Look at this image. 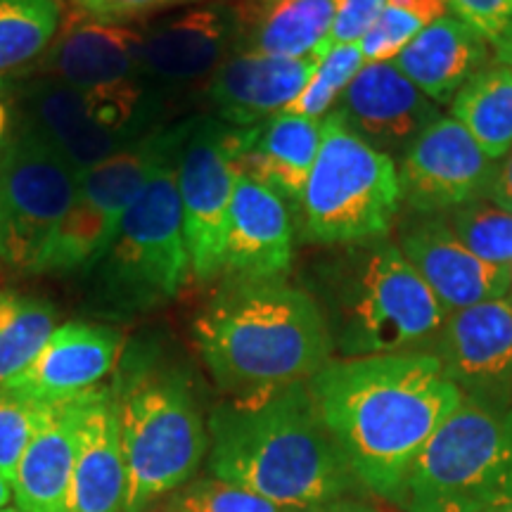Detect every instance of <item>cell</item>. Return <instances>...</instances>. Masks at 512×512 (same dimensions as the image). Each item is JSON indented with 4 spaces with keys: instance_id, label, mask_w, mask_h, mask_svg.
Here are the masks:
<instances>
[{
    "instance_id": "obj_9",
    "label": "cell",
    "mask_w": 512,
    "mask_h": 512,
    "mask_svg": "<svg viewBox=\"0 0 512 512\" xmlns=\"http://www.w3.org/2000/svg\"><path fill=\"white\" fill-rule=\"evenodd\" d=\"M162 105V95L143 81L74 88L38 79L24 88L22 126L83 174L157 131Z\"/></svg>"
},
{
    "instance_id": "obj_4",
    "label": "cell",
    "mask_w": 512,
    "mask_h": 512,
    "mask_svg": "<svg viewBox=\"0 0 512 512\" xmlns=\"http://www.w3.org/2000/svg\"><path fill=\"white\" fill-rule=\"evenodd\" d=\"M342 247L318 268L332 349L344 358L434 349L448 311L401 247L384 238Z\"/></svg>"
},
{
    "instance_id": "obj_34",
    "label": "cell",
    "mask_w": 512,
    "mask_h": 512,
    "mask_svg": "<svg viewBox=\"0 0 512 512\" xmlns=\"http://www.w3.org/2000/svg\"><path fill=\"white\" fill-rule=\"evenodd\" d=\"M425 27H430V22L418 12L387 3L377 22L361 38L363 60L366 64L394 60Z\"/></svg>"
},
{
    "instance_id": "obj_12",
    "label": "cell",
    "mask_w": 512,
    "mask_h": 512,
    "mask_svg": "<svg viewBox=\"0 0 512 512\" xmlns=\"http://www.w3.org/2000/svg\"><path fill=\"white\" fill-rule=\"evenodd\" d=\"M190 271L211 280L223 271L228 209L235 190V128L214 117L183 121L176 157Z\"/></svg>"
},
{
    "instance_id": "obj_37",
    "label": "cell",
    "mask_w": 512,
    "mask_h": 512,
    "mask_svg": "<svg viewBox=\"0 0 512 512\" xmlns=\"http://www.w3.org/2000/svg\"><path fill=\"white\" fill-rule=\"evenodd\" d=\"M458 19L496 43L512 24V0H446Z\"/></svg>"
},
{
    "instance_id": "obj_7",
    "label": "cell",
    "mask_w": 512,
    "mask_h": 512,
    "mask_svg": "<svg viewBox=\"0 0 512 512\" xmlns=\"http://www.w3.org/2000/svg\"><path fill=\"white\" fill-rule=\"evenodd\" d=\"M396 505L406 512H496L512 505V406L463 401L432 434Z\"/></svg>"
},
{
    "instance_id": "obj_22",
    "label": "cell",
    "mask_w": 512,
    "mask_h": 512,
    "mask_svg": "<svg viewBox=\"0 0 512 512\" xmlns=\"http://www.w3.org/2000/svg\"><path fill=\"white\" fill-rule=\"evenodd\" d=\"M126 465L112 387L81 396L79 444L64 512H124Z\"/></svg>"
},
{
    "instance_id": "obj_33",
    "label": "cell",
    "mask_w": 512,
    "mask_h": 512,
    "mask_svg": "<svg viewBox=\"0 0 512 512\" xmlns=\"http://www.w3.org/2000/svg\"><path fill=\"white\" fill-rule=\"evenodd\" d=\"M46 403H36L0 387V475L15 484L19 460L41 422Z\"/></svg>"
},
{
    "instance_id": "obj_3",
    "label": "cell",
    "mask_w": 512,
    "mask_h": 512,
    "mask_svg": "<svg viewBox=\"0 0 512 512\" xmlns=\"http://www.w3.org/2000/svg\"><path fill=\"white\" fill-rule=\"evenodd\" d=\"M195 342L233 399L309 382L332 354L318 302L283 278L226 275L195 320Z\"/></svg>"
},
{
    "instance_id": "obj_32",
    "label": "cell",
    "mask_w": 512,
    "mask_h": 512,
    "mask_svg": "<svg viewBox=\"0 0 512 512\" xmlns=\"http://www.w3.org/2000/svg\"><path fill=\"white\" fill-rule=\"evenodd\" d=\"M157 512H285L266 498L252 494L219 477H204L183 484L164 498Z\"/></svg>"
},
{
    "instance_id": "obj_29",
    "label": "cell",
    "mask_w": 512,
    "mask_h": 512,
    "mask_svg": "<svg viewBox=\"0 0 512 512\" xmlns=\"http://www.w3.org/2000/svg\"><path fill=\"white\" fill-rule=\"evenodd\" d=\"M57 313L43 299L0 292V387L17 377L55 332Z\"/></svg>"
},
{
    "instance_id": "obj_30",
    "label": "cell",
    "mask_w": 512,
    "mask_h": 512,
    "mask_svg": "<svg viewBox=\"0 0 512 512\" xmlns=\"http://www.w3.org/2000/svg\"><path fill=\"white\" fill-rule=\"evenodd\" d=\"M444 221L456 238L486 264L512 268V211L479 197L448 211Z\"/></svg>"
},
{
    "instance_id": "obj_24",
    "label": "cell",
    "mask_w": 512,
    "mask_h": 512,
    "mask_svg": "<svg viewBox=\"0 0 512 512\" xmlns=\"http://www.w3.org/2000/svg\"><path fill=\"white\" fill-rule=\"evenodd\" d=\"M83 396V394H81ZM81 396L43 408L34 437L19 460L12 498L19 512H64L79 444Z\"/></svg>"
},
{
    "instance_id": "obj_26",
    "label": "cell",
    "mask_w": 512,
    "mask_h": 512,
    "mask_svg": "<svg viewBox=\"0 0 512 512\" xmlns=\"http://www.w3.org/2000/svg\"><path fill=\"white\" fill-rule=\"evenodd\" d=\"M335 12L337 0H273L264 10L242 19L238 50L309 57L330 36Z\"/></svg>"
},
{
    "instance_id": "obj_11",
    "label": "cell",
    "mask_w": 512,
    "mask_h": 512,
    "mask_svg": "<svg viewBox=\"0 0 512 512\" xmlns=\"http://www.w3.org/2000/svg\"><path fill=\"white\" fill-rule=\"evenodd\" d=\"M176 126L157 128L105 162L83 171L79 190L43 249L34 273H88L105 254L121 219L174 140Z\"/></svg>"
},
{
    "instance_id": "obj_15",
    "label": "cell",
    "mask_w": 512,
    "mask_h": 512,
    "mask_svg": "<svg viewBox=\"0 0 512 512\" xmlns=\"http://www.w3.org/2000/svg\"><path fill=\"white\" fill-rule=\"evenodd\" d=\"M494 164L460 121L439 117L403 152L401 195L422 214H448L484 197Z\"/></svg>"
},
{
    "instance_id": "obj_45",
    "label": "cell",
    "mask_w": 512,
    "mask_h": 512,
    "mask_svg": "<svg viewBox=\"0 0 512 512\" xmlns=\"http://www.w3.org/2000/svg\"><path fill=\"white\" fill-rule=\"evenodd\" d=\"M0 512H19V510H12V508H5V510H0Z\"/></svg>"
},
{
    "instance_id": "obj_31",
    "label": "cell",
    "mask_w": 512,
    "mask_h": 512,
    "mask_svg": "<svg viewBox=\"0 0 512 512\" xmlns=\"http://www.w3.org/2000/svg\"><path fill=\"white\" fill-rule=\"evenodd\" d=\"M363 64L366 60H363L361 43H344V46L330 48L323 57H318L316 74L311 76L309 86L292 102L287 112L318 121L325 119L335 102L342 98V93L347 91L349 83L354 81V76L361 72Z\"/></svg>"
},
{
    "instance_id": "obj_43",
    "label": "cell",
    "mask_w": 512,
    "mask_h": 512,
    "mask_svg": "<svg viewBox=\"0 0 512 512\" xmlns=\"http://www.w3.org/2000/svg\"><path fill=\"white\" fill-rule=\"evenodd\" d=\"M10 501H12V484L0 475V510L8 508Z\"/></svg>"
},
{
    "instance_id": "obj_44",
    "label": "cell",
    "mask_w": 512,
    "mask_h": 512,
    "mask_svg": "<svg viewBox=\"0 0 512 512\" xmlns=\"http://www.w3.org/2000/svg\"><path fill=\"white\" fill-rule=\"evenodd\" d=\"M496 512H512V505H508V508H501V510H496Z\"/></svg>"
},
{
    "instance_id": "obj_36",
    "label": "cell",
    "mask_w": 512,
    "mask_h": 512,
    "mask_svg": "<svg viewBox=\"0 0 512 512\" xmlns=\"http://www.w3.org/2000/svg\"><path fill=\"white\" fill-rule=\"evenodd\" d=\"M387 0H337L335 22H332L330 36L320 46L313 57H323L330 48L344 46V43H361L370 27L382 15Z\"/></svg>"
},
{
    "instance_id": "obj_35",
    "label": "cell",
    "mask_w": 512,
    "mask_h": 512,
    "mask_svg": "<svg viewBox=\"0 0 512 512\" xmlns=\"http://www.w3.org/2000/svg\"><path fill=\"white\" fill-rule=\"evenodd\" d=\"M76 12L105 24H121L131 27L133 22L157 15V12L181 8V5H195L204 0H69Z\"/></svg>"
},
{
    "instance_id": "obj_19",
    "label": "cell",
    "mask_w": 512,
    "mask_h": 512,
    "mask_svg": "<svg viewBox=\"0 0 512 512\" xmlns=\"http://www.w3.org/2000/svg\"><path fill=\"white\" fill-rule=\"evenodd\" d=\"M292 249L294 230L283 197L238 171L228 209L223 273L235 278H283L292 266Z\"/></svg>"
},
{
    "instance_id": "obj_42",
    "label": "cell",
    "mask_w": 512,
    "mask_h": 512,
    "mask_svg": "<svg viewBox=\"0 0 512 512\" xmlns=\"http://www.w3.org/2000/svg\"><path fill=\"white\" fill-rule=\"evenodd\" d=\"M271 3H273V0H252V3L242 5V8H238V12H240V19H247V17H252L254 12L264 10L266 5H271Z\"/></svg>"
},
{
    "instance_id": "obj_39",
    "label": "cell",
    "mask_w": 512,
    "mask_h": 512,
    "mask_svg": "<svg viewBox=\"0 0 512 512\" xmlns=\"http://www.w3.org/2000/svg\"><path fill=\"white\" fill-rule=\"evenodd\" d=\"M12 136V93L8 79H0V147Z\"/></svg>"
},
{
    "instance_id": "obj_1",
    "label": "cell",
    "mask_w": 512,
    "mask_h": 512,
    "mask_svg": "<svg viewBox=\"0 0 512 512\" xmlns=\"http://www.w3.org/2000/svg\"><path fill=\"white\" fill-rule=\"evenodd\" d=\"M309 387L358 484L392 503L422 448L463 403L430 351L330 361Z\"/></svg>"
},
{
    "instance_id": "obj_10",
    "label": "cell",
    "mask_w": 512,
    "mask_h": 512,
    "mask_svg": "<svg viewBox=\"0 0 512 512\" xmlns=\"http://www.w3.org/2000/svg\"><path fill=\"white\" fill-rule=\"evenodd\" d=\"M81 171L22 126L0 147V261L31 271L72 207Z\"/></svg>"
},
{
    "instance_id": "obj_38",
    "label": "cell",
    "mask_w": 512,
    "mask_h": 512,
    "mask_svg": "<svg viewBox=\"0 0 512 512\" xmlns=\"http://www.w3.org/2000/svg\"><path fill=\"white\" fill-rule=\"evenodd\" d=\"M484 200L494 202L496 207L512 211V150L494 164L489 183H486Z\"/></svg>"
},
{
    "instance_id": "obj_25",
    "label": "cell",
    "mask_w": 512,
    "mask_h": 512,
    "mask_svg": "<svg viewBox=\"0 0 512 512\" xmlns=\"http://www.w3.org/2000/svg\"><path fill=\"white\" fill-rule=\"evenodd\" d=\"M434 102H451L489 64V41L458 17H441L389 60Z\"/></svg>"
},
{
    "instance_id": "obj_18",
    "label": "cell",
    "mask_w": 512,
    "mask_h": 512,
    "mask_svg": "<svg viewBox=\"0 0 512 512\" xmlns=\"http://www.w3.org/2000/svg\"><path fill=\"white\" fill-rule=\"evenodd\" d=\"M318 60L235 50L209 81V100L219 121L249 128L287 112L309 86Z\"/></svg>"
},
{
    "instance_id": "obj_2",
    "label": "cell",
    "mask_w": 512,
    "mask_h": 512,
    "mask_svg": "<svg viewBox=\"0 0 512 512\" xmlns=\"http://www.w3.org/2000/svg\"><path fill=\"white\" fill-rule=\"evenodd\" d=\"M209 467L280 510H320L358 479L325 427L309 382L230 399L209 415Z\"/></svg>"
},
{
    "instance_id": "obj_14",
    "label": "cell",
    "mask_w": 512,
    "mask_h": 512,
    "mask_svg": "<svg viewBox=\"0 0 512 512\" xmlns=\"http://www.w3.org/2000/svg\"><path fill=\"white\" fill-rule=\"evenodd\" d=\"M432 354L463 401L486 411L512 406V299L501 297L448 313Z\"/></svg>"
},
{
    "instance_id": "obj_21",
    "label": "cell",
    "mask_w": 512,
    "mask_h": 512,
    "mask_svg": "<svg viewBox=\"0 0 512 512\" xmlns=\"http://www.w3.org/2000/svg\"><path fill=\"white\" fill-rule=\"evenodd\" d=\"M143 29L64 15L62 29L41 60L46 79L74 88H102L140 81Z\"/></svg>"
},
{
    "instance_id": "obj_23",
    "label": "cell",
    "mask_w": 512,
    "mask_h": 512,
    "mask_svg": "<svg viewBox=\"0 0 512 512\" xmlns=\"http://www.w3.org/2000/svg\"><path fill=\"white\" fill-rule=\"evenodd\" d=\"M320 121L280 112L256 126L235 128V166L299 204L318 155Z\"/></svg>"
},
{
    "instance_id": "obj_6",
    "label": "cell",
    "mask_w": 512,
    "mask_h": 512,
    "mask_svg": "<svg viewBox=\"0 0 512 512\" xmlns=\"http://www.w3.org/2000/svg\"><path fill=\"white\" fill-rule=\"evenodd\" d=\"M183 124L159 159L117 233L88 271L100 299L121 311L150 309L174 299L190 273L176 157Z\"/></svg>"
},
{
    "instance_id": "obj_8",
    "label": "cell",
    "mask_w": 512,
    "mask_h": 512,
    "mask_svg": "<svg viewBox=\"0 0 512 512\" xmlns=\"http://www.w3.org/2000/svg\"><path fill=\"white\" fill-rule=\"evenodd\" d=\"M403 200L399 171L330 112L320 121V147L302 202V233L318 245H356L384 238Z\"/></svg>"
},
{
    "instance_id": "obj_40",
    "label": "cell",
    "mask_w": 512,
    "mask_h": 512,
    "mask_svg": "<svg viewBox=\"0 0 512 512\" xmlns=\"http://www.w3.org/2000/svg\"><path fill=\"white\" fill-rule=\"evenodd\" d=\"M496 46V55H498V62L505 64V67L512 72V24L508 29H505V34L498 38L494 43Z\"/></svg>"
},
{
    "instance_id": "obj_41",
    "label": "cell",
    "mask_w": 512,
    "mask_h": 512,
    "mask_svg": "<svg viewBox=\"0 0 512 512\" xmlns=\"http://www.w3.org/2000/svg\"><path fill=\"white\" fill-rule=\"evenodd\" d=\"M325 512H377L373 508H368V505L363 503H354V501H335L330 505H325V508H320Z\"/></svg>"
},
{
    "instance_id": "obj_13",
    "label": "cell",
    "mask_w": 512,
    "mask_h": 512,
    "mask_svg": "<svg viewBox=\"0 0 512 512\" xmlns=\"http://www.w3.org/2000/svg\"><path fill=\"white\" fill-rule=\"evenodd\" d=\"M242 19L228 3H209L162 17L143 27L140 81L164 98L211 81L216 69L238 50Z\"/></svg>"
},
{
    "instance_id": "obj_5",
    "label": "cell",
    "mask_w": 512,
    "mask_h": 512,
    "mask_svg": "<svg viewBox=\"0 0 512 512\" xmlns=\"http://www.w3.org/2000/svg\"><path fill=\"white\" fill-rule=\"evenodd\" d=\"M126 465L124 512H147L195 475L209 437L188 377L147 356L126 363L112 387Z\"/></svg>"
},
{
    "instance_id": "obj_17",
    "label": "cell",
    "mask_w": 512,
    "mask_h": 512,
    "mask_svg": "<svg viewBox=\"0 0 512 512\" xmlns=\"http://www.w3.org/2000/svg\"><path fill=\"white\" fill-rule=\"evenodd\" d=\"M121 335L107 325L64 323L38 356L3 387L36 403H60L100 387L119 366Z\"/></svg>"
},
{
    "instance_id": "obj_16",
    "label": "cell",
    "mask_w": 512,
    "mask_h": 512,
    "mask_svg": "<svg viewBox=\"0 0 512 512\" xmlns=\"http://www.w3.org/2000/svg\"><path fill=\"white\" fill-rule=\"evenodd\" d=\"M351 131L377 150L406 152L413 140L439 119V107L392 62L363 64L335 110Z\"/></svg>"
},
{
    "instance_id": "obj_20",
    "label": "cell",
    "mask_w": 512,
    "mask_h": 512,
    "mask_svg": "<svg viewBox=\"0 0 512 512\" xmlns=\"http://www.w3.org/2000/svg\"><path fill=\"white\" fill-rule=\"evenodd\" d=\"M401 252L448 313L501 299L512 287V268L472 254L444 219L415 223L403 233Z\"/></svg>"
},
{
    "instance_id": "obj_28",
    "label": "cell",
    "mask_w": 512,
    "mask_h": 512,
    "mask_svg": "<svg viewBox=\"0 0 512 512\" xmlns=\"http://www.w3.org/2000/svg\"><path fill=\"white\" fill-rule=\"evenodd\" d=\"M62 22V0H0V79L41 62Z\"/></svg>"
},
{
    "instance_id": "obj_27",
    "label": "cell",
    "mask_w": 512,
    "mask_h": 512,
    "mask_svg": "<svg viewBox=\"0 0 512 512\" xmlns=\"http://www.w3.org/2000/svg\"><path fill=\"white\" fill-rule=\"evenodd\" d=\"M451 117L465 126L484 155L498 162L512 150V72L486 64L451 100Z\"/></svg>"
}]
</instances>
